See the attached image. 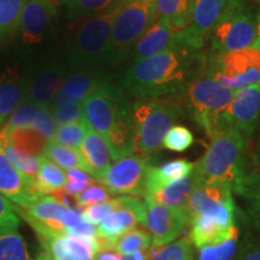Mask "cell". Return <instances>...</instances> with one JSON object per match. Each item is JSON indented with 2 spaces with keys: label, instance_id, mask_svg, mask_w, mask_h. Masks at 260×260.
I'll return each mask as SVG.
<instances>
[{
  "label": "cell",
  "instance_id": "obj_1",
  "mask_svg": "<svg viewBox=\"0 0 260 260\" xmlns=\"http://www.w3.org/2000/svg\"><path fill=\"white\" fill-rule=\"evenodd\" d=\"M206 65L207 54L177 38V44L169 51L130 65L122 86L136 99L180 102L191 83L205 74Z\"/></svg>",
  "mask_w": 260,
  "mask_h": 260
},
{
  "label": "cell",
  "instance_id": "obj_2",
  "mask_svg": "<svg viewBox=\"0 0 260 260\" xmlns=\"http://www.w3.org/2000/svg\"><path fill=\"white\" fill-rule=\"evenodd\" d=\"M84 117L93 132L105 140L112 160L134 154L132 105L119 87L109 83L83 102Z\"/></svg>",
  "mask_w": 260,
  "mask_h": 260
},
{
  "label": "cell",
  "instance_id": "obj_3",
  "mask_svg": "<svg viewBox=\"0 0 260 260\" xmlns=\"http://www.w3.org/2000/svg\"><path fill=\"white\" fill-rule=\"evenodd\" d=\"M245 151V136L233 126H222L210 139L205 154L194 162L198 184L222 183L235 191L246 175Z\"/></svg>",
  "mask_w": 260,
  "mask_h": 260
},
{
  "label": "cell",
  "instance_id": "obj_4",
  "mask_svg": "<svg viewBox=\"0 0 260 260\" xmlns=\"http://www.w3.org/2000/svg\"><path fill=\"white\" fill-rule=\"evenodd\" d=\"M178 102L159 99H136L132 104L135 152L144 157L158 153L165 135L183 117Z\"/></svg>",
  "mask_w": 260,
  "mask_h": 260
},
{
  "label": "cell",
  "instance_id": "obj_5",
  "mask_svg": "<svg viewBox=\"0 0 260 260\" xmlns=\"http://www.w3.org/2000/svg\"><path fill=\"white\" fill-rule=\"evenodd\" d=\"M157 19V0H121L113 18L109 63L124 60Z\"/></svg>",
  "mask_w": 260,
  "mask_h": 260
},
{
  "label": "cell",
  "instance_id": "obj_6",
  "mask_svg": "<svg viewBox=\"0 0 260 260\" xmlns=\"http://www.w3.org/2000/svg\"><path fill=\"white\" fill-rule=\"evenodd\" d=\"M119 2L102 14L82 19V23L75 31L70 45L69 57L73 67L109 61L113 18Z\"/></svg>",
  "mask_w": 260,
  "mask_h": 260
},
{
  "label": "cell",
  "instance_id": "obj_7",
  "mask_svg": "<svg viewBox=\"0 0 260 260\" xmlns=\"http://www.w3.org/2000/svg\"><path fill=\"white\" fill-rule=\"evenodd\" d=\"M234 96L233 90L220 86L206 74L195 80L186 94L188 109L195 123L211 139L224 123V113Z\"/></svg>",
  "mask_w": 260,
  "mask_h": 260
},
{
  "label": "cell",
  "instance_id": "obj_8",
  "mask_svg": "<svg viewBox=\"0 0 260 260\" xmlns=\"http://www.w3.org/2000/svg\"><path fill=\"white\" fill-rule=\"evenodd\" d=\"M211 53L222 54L254 47L256 19L242 0H234L209 34Z\"/></svg>",
  "mask_w": 260,
  "mask_h": 260
},
{
  "label": "cell",
  "instance_id": "obj_9",
  "mask_svg": "<svg viewBox=\"0 0 260 260\" xmlns=\"http://www.w3.org/2000/svg\"><path fill=\"white\" fill-rule=\"evenodd\" d=\"M205 74L233 92L259 86L260 50L251 47L229 53L207 54Z\"/></svg>",
  "mask_w": 260,
  "mask_h": 260
},
{
  "label": "cell",
  "instance_id": "obj_10",
  "mask_svg": "<svg viewBox=\"0 0 260 260\" xmlns=\"http://www.w3.org/2000/svg\"><path fill=\"white\" fill-rule=\"evenodd\" d=\"M119 206L99 224L95 239L96 252L113 249L115 242L135 228H146V203L139 197H118Z\"/></svg>",
  "mask_w": 260,
  "mask_h": 260
},
{
  "label": "cell",
  "instance_id": "obj_11",
  "mask_svg": "<svg viewBox=\"0 0 260 260\" xmlns=\"http://www.w3.org/2000/svg\"><path fill=\"white\" fill-rule=\"evenodd\" d=\"M151 159L140 154L123 157L109 168L100 183L111 194L145 198L147 195V178Z\"/></svg>",
  "mask_w": 260,
  "mask_h": 260
},
{
  "label": "cell",
  "instance_id": "obj_12",
  "mask_svg": "<svg viewBox=\"0 0 260 260\" xmlns=\"http://www.w3.org/2000/svg\"><path fill=\"white\" fill-rule=\"evenodd\" d=\"M146 229L152 237L153 248L169 245L177 240L188 226V217L184 212L169 209L145 198Z\"/></svg>",
  "mask_w": 260,
  "mask_h": 260
},
{
  "label": "cell",
  "instance_id": "obj_13",
  "mask_svg": "<svg viewBox=\"0 0 260 260\" xmlns=\"http://www.w3.org/2000/svg\"><path fill=\"white\" fill-rule=\"evenodd\" d=\"M234 0H194L189 27L176 32L188 46L203 51L205 41Z\"/></svg>",
  "mask_w": 260,
  "mask_h": 260
},
{
  "label": "cell",
  "instance_id": "obj_14",
  "mask_svg": "<svg viewBox=\"0 0 260 260\" xmlns=\"http://www.w3.org/2000/svg\"><path fill=\"white\" fill-rule=\"evenodd\" d=\"M260 118V84L234 92L230 105L224 113V123L239 130L245 136H251Z\"/></svg>",
  "mask_w": 260,
  "mask_h": 260
},
{
  "label": "cell",
  "instance_id": "obj_15",
  "mask_svg": "<svg viewBox=\"0 0 260 260\" xmlns=\"http://www.w3.org/2000/svg\"><path fill=\"white\" fill-rule=\"evenodd\" d=\"M58 14V0H27L17 31L22 41L35 45L42 41Z\"/></svg>",
  "mask_w": 260,
  "mask_h": 260
},
{
  "label": "cell",
  "instance_id": "obj_16",
  "mask_svg": "<svg viewBox=\"0 0 260 260\" xmlns=\"http://www.w3.org/2000/svg\"><path fill=\"white\" fill-rule=\"evenodd\" d=\"M32 229L53 260H95V242L77 235H56L41 228Z\"/></svg>",
  "mask_w": 260,
  "mask_h": 260
},
{
  "label": "cell",
  "instance_id": "obj_17",
  "mask_svg": "<svg viewBox=\"0 0 260 260\" xmlns=\"http://www.w3.org/2000/svg\"><path fill=\"white\" fill-rule=\"evenodd\" d=\"M109 84L107 77L102 71L83 69L65 77L50 109L59 107L68 104H83L86 99L95 93L98 89Z\"/></svg>",
  "mask_w": 260,
  "mask_h": 260
},
{
  "label": "cell",
  "instance_id": "obj_18",
  "mask_svg": "<svg viewBox=\"0 0 260 260\" xmlns=\"http://www.w3.org/2000/svg\"><path fill=\"white\" fill-rule=\"evenodd\" d=\"M233 188L222 183H204L194 188L187 206L188 225L197 217L234 207Z\"/></svg>",
  "mask_w": 260,
  "mask_h": 260
},
{
  "label": "cell",
  "instance_id": "obj_19",
  "mask_svg": "<svg viewBox=\"0 0 260 260\" xmlns=\"http://www.w3.org/2000/svg\"><path fill=\"white\" fill-rule=\"evenodd\" d=\"M176 44L177 35L168 19L158 18L157 22L142 35L133 48V63L159 56L170 50Z\"/></svg>",
  "mask_w": 260,
  "mask_h": 260
},
{
  "label": "cell",
  "instance_id": "obj_20",
  "mask_svg": "<svg viewBox=\"0 0 260 260\" xmlns=\"http://www.w3.org/2000/svg\"><path fill=\"white\" fill-rule=\"evenodd\" d=\"M0 193L19 209L38 198L32 190L31 180L25 177L10 162L3 148L0 147Z\"/></svg>",
  "mask_w": 260,
  "mask_h": 260
},
{
  "label": "cell",
  "instance_id": "obj_21",
  "mask_svg": "<svg viewBox=\"0 0 260 260\" xmlns=\"http://www.w3.org/2000/svg\"><path fill=\"white\" fill-rule=\"evenodd\" d=\"M29 83L19 68H10L0 75V125L27 100Z\"/></svg>",
  "mask_w": 260,
  "mask_h": 260
},
{
  "label": "cell",
  "instance_id": "obj_22",
  "mask_svg": "<svg viewBox=\"0 0 260 260\" xmlns=\"http://www.w3.org/2000/svg\"><path fill=\"white\" fill-rule=\"evenodd\" d=\"M67 77V65L54 63L42 69L29 83L28 102L50 107Z\"/></svg>",
  "mask_w": 260,
  "mask_h": 260
},
{
  "label": "cell",
  "instance_id": "obj_23",
  "mask_svg": "<svg viewBox=\"0 0 260 260\" xmlns=\"http://www.w3.org/2000/svg\"><path fill=\"white\" fill-rule=\"evenodd\" d=\"M79 151L86 165V171L94 180L102 181L105 172L111 167L112 160L111 152L105 140L89 128Z\"/></svg>",
  "mask_w": 260,
  "mask_h": 260
},
{
  "label": "cell",
  "instance_id": "obj_24",
  "mask_svg": "<svg viewBox=\"0 0 260 260\" xmlns=\"http://www.w3.org/2000/svg\"><path fill=\"white\" fill-rule=\"evenodd\" d=\"M193 170L194 162L187 159H175V160L164 162L160 167H152L147 178V195L160 188L184 180L189 176Z\"/></svg>",
  "mask_w": 260,
  "mask_h": 260
},
{
  "label": "cell",
  "instance_id": "obj_25",
  "mask_svg": "<svg viewBox=\"0 0 260 260\" xmlns=\"http://www.w3.org/2000/svg\"><path fill=\"white\" fill-rule=\"evenodd\" d=\"M198 186V181L194 174L191 172L189 176L184 180L172 183L170 186L160 188V189L148 194L146 198H149L155 203L167 206L169 209L181 211L187 214V206L189 203V198L193 193L194 188Z\"/></svg>",
  "mask_w": 260,
  "mask_h": 260
},
{
  "label": "cell",
  "instance_id": "obj_26",
  "mask_svg": "<svg viewBox=\"0 0 260 260\" xmlns=\"http://www.w3.org/2000/svg\"><path fill=\"white\" fill-rule=\"evenodd\" d=\"M67 182V174L63 169L42 157L40 170L37 177L31 181V184L35 195L41 197V195H52L58 190L64 189Z\"/></svg>",
  "mask_w": 260,
  "mask_h": 260
},
{
  "label": "cell",
  "instance_id": "obj_27",
  "mask_svg": "<svg viewBox=\"0 0 260 260\" xmlns=\"http://www.w3.org/2000/svg\"><path fill=\"white\" fill-rule=\"evenodd\" d=\"M157 6L158 18L168 19L175 32L189 27L194 0H157Z\"/></svg>",
  "mask_w": 260,
  "mask_h": 260
},
{
  "label": "cell",
  "instance_id": "obj_28",
  "mask_svg": "<svg viewBox=\"0 0 260 260\" xmlns=\"http://www.w3.org/2000/svg\"><path fill=\"white\" fill-rule=\"evenodd\" d=\"M234 193L246 200L253 225L260 232V171H246L245 177Z\"/></svg>",
  "mask_w": 260,
  "mask_h": 260
},
{
  "label": "cell",
  "instance_id": "obj_29",
  "mask_svg": "<svg viewBox=\"0 0 260 260\" xmlns=\"http://www.w3.org/2000/svg\"><path fill=\"white\" fill-rule=\"evenodd\" d=\"M0 147L3 148L4 153L14 167L17 169L19 172L28 177L29 180H34L37 177L39 170L41 167V157H34L21 149L16 148L14 145L10 142V140L5 134L0 132Z\"/></svg>",
  "mask_w": 260,
  "mask_h": 260
},
{
  "label": "cell",
  "instance_id": "obj_30",
  "mask_svg": "<svg viewBox=\"0 0 260 260\" xmlns=\"http://www.w3.org/2000/svg\"><path fill=\"white\" fill-rule=\"evenodd\" d=\"M2 133L8 136L10 142L16 148L21 149V151L30 155H34V157H41L47 146L51 144L44 135L30 128H19L11 130L9 133Z\"/></svg>",
  "mask_w": 260,
  "mask_h": 260
},
{
  "label": "cell",
  "instance_id": "obj_31",
  "mask_svg": "<svg viewBox=\"0 0 260 260\" xmlns=\"http://www.w3.org/2000/svg\"><path fill=\"white\" fill-rule=\"evenodd\" d=\"M27 0H0V44L14 38Z\"/></svg>",
  "mask_w": 260,
  "mask_h": 260
},
{
  "label": "cell",
  "instance_id": "obj_32",
  "mask_svg": "<svg viewBox=\"0 0 260 260\" xmlns=\"http://www.w3.org/2000/svg\"><path fill=\"white\" fill-rule=\"evenodd\" d=\"M0 260H31L18 228L0 229Z\"/></svg>",
  "mask_w": 260,
  "mask_h": 260
},
{
  "label": "cell",
  "instance_id": "obj_33",
  "mask_svg": "<svg viewBox=\"0 0 260 260\" xmlns=\"http://www.w3.org/2000/svg\"><path fill=\"white\" fill-rule=\"evenodd\" d=\"M152 237L146 228L139 226L122 235L115 242L113 251L119 253L124 258H130L140 251L151 248Z\"/></svg>",
  "mask_w": 260,
  "mask_h": 260
},
{
  "label": "cell",
  "instance_id": "obj_34",
  "mask_svg": "<svg viewBox=\"0 0 260 260\" xmlns=\"http://www.w3.org/2000/svg\"><path fill=\"white\" fill-rule=\"evenodd\" d=\"M42 157L58 165L65 170H71V169H80V170L86 171V165H84L83 158L80 151L76 148L64 147L56 144H51L45 149ZM87 172V171H86Z\"/></svg>",
  "mask_w": 260,
  "mask_h": 260
},
{
  "label": "cell",
  "instance_id": "obj_35",
  "mask_svg": "<svg viewBox=\"0 0 260 260\" xmlns=\"http://www.w3.org/2000/svg\"><path fill=\"white\" fill-rule=\"evenodd\" d=\"M243 242L240 241V230L218 246L200 248L198 260H236L241 252Z\"/></svg>",
  "mask_w": 260,
  "mask_h": 260
},
{
  "label": "cell",
  "instance_id": "obj_36",
  "mask_svg": "<svg viewBox=\"0 0 260 260\" xmlns=\"http://www.w3.org/2000/svg\"><path fill=\"white\" fill-rule=\"evenodd\" d=\"M119 0H65L68 6V18L71 21L92 17L106 11Z\"/></svg>",
  "mask_w": 260,
  "mask_h": 260
},
{
  "label": "cell",
  "instance_id": "obj_37",
  "mask_svg": "<svg viewBox=\"0 0 260 260\" xmlns=\"http://www.w3.org/2000/svg\"><path fill=\"white\" fill-rule=\"evenodd\" d=\"M149 260H194L193 243L186 236L158 248L151 247Z\"/></svg>",
  "mask_w": 260,
  "mask_h": 260
},
{
  "label": "cell",
  "instance_id": "obj_38",
  "mask_svg": "<svg viewBox=\"0 0 260 260\" xmlns=\"http://www.w3.org/2000/svg\"><path fill=\"white\" fill-rule=\"evenodd\" d=\"M89 126L87 122H77L57 126L52 144L79 149Z\"/></svg>",
  "mask_w": 260,
  "mask_h": 260
},
{
  "label": "cell",
  "instance_id": "obj_39",
  "mask_svg": "<svg viewBox=\"0 0 260 260\" xmlns=\"http://www.w3.org/2000/svg\"><path fill=\"white\" fill-rule=\"evenodd\" d=\"M42 107L46 106L38 105V104L25 100V102L22 104L21 106H18L17 109L12 112V115L9 117L8 121L5 122L4 126H3L2 132L9 133L14 129L28 128V126L31 124V122L34 121L35 116L41 111Z\"/></svg>",
  "mask_w": 260,
  "mask_h": 260
},
{
  "label": "cell",
  "instance_id": "obj_40",
  "mask_svg": "<svg viewBox=\"0 0 260 260\" xmlns=\"http://www.w3.org/2000/svg\"><path fill=\"white\" fill-rule=\"evenodd\" d=\"M194 144V135L187 126L184 125H174L165 135L162 147L169 151L182 153L186 152L191 145Z\"/></svg>",
  "mask_w": 260,
  "mask_h": 260
},
{
  "label": "cell",
  "instance_id": "obj_41",
  "mask_svg": "<svg viewBox=\"0 0 260 260\" xmlns=\"http://www.w3.org/2000/svg\"><path fill=\"white\" fill-rule=\"evenodd\" d=\"M112 199V194L109 189L99 182H93L83 193L75 198V206L77 210L82 211L93 205L105 203Z\"/></svg>",
  "mask_w": 260,
  "mask_h": 260
},
{
  "label": "cell",
  "instance_id": "obj_42",
  "mask_svg": "<svg viewBox=\"0 0 260 260\" xmlns=\"http://www.w3.org/2000/svg\"><path fill=\"white\" fill-rule=\"evenodd\" d=\"M50 110L57 126L77 122H86L83 104H68V105L53 107Z\"/></svg>",
  "mask_w": 260,
  "mask_h": 260
},
{
  "label": "cell",
  "instance_id": "obj_43",
  "mask_svg": "<svg viewBox=\"0 0 260 260\" xmlns=\"http://www.w3.org/2000/svg\"><path fill=\"white\" fill-rule=\"evenodd\" d=\"M118 198H112L111 200L105 201V203L93 205V206L82 210L81 211V216L87 223L92 224V225H99L110 213L118 209Z\"/></svg>",
  "mask_w": 260,
  "mask_h": 260
},
{
  "label": "cell",
  "instance_id": "obj_44",
  "mask_svg": "<svg viewBox=\"0 0 260 260\" xmlns=\"http://www.w3.org/2000/svg\"><path fill=\"white\" fill-rule=\"evenodd\" d=\"M32 130H37L41 135H44L48 141L52 142L54 138V133H56L57 124L54 122L53 116H52L50 107H42L41 111L35 116L34 121L31 124L28 126Z\"/></svg>",
  "mask_w": 260,
  "mask_h": 260
},
{
  "label": "cell",
  "instance_id": "obj_45",
  "mask_svg": "<svg viewBox=\"0 0 260 260\" xmlns=\"http://www.w3.org/2000/svg\"><path fill=\"white\" fill-rule=\"evenodd\" d=\"M18 226L19 218L15 211V205L0 193V229Z\"/></svg>",
  "mask_w": 260,
  "mask_h": 260
},
{
  "label": "cell",
  "instance_id": "obj_46",
  "mask_svg": "<svg viewBox=\"0 0 260 260\" xmlns=\"http://www.w3.org/2000/svg\"><path fill=\"white\" fill-rule=\"evenodd\" d=\"M236 260H260V240L243 242L242 249Z\"/></svg>",
  "mask_w": 260,
  "mask_h": 260
},
{
  "label": "cell",
  "instance_id": "obj_47",
  "mask_svg": "<svg viewBox=\"0 0 260 260\" xmlns=\"http://www.w3.org/2000/svg\"><path fill=\"white\" fill-rule=\"evenodd\" d=\"M68 182H73V183H84V184H92L95 180L90 176L88 172L80 170V169H71L67 171Z\"/></svg>",
  "mask_w": 260,
  "mask_h": 260
},
{
  "label": "cell",
  "instance_id": "obj_48",
  "mask_svg": "<svg viewBox=\"0 0 260 260\" xmlns=\"http://www.w3.org/2000/svg\"><path fill=\"white\" fill-rule=\"evenodd\" d=\"M95 260H125V258L113 249H107V251L96 252Z\"/></svg>",
  "mask_w": 260,
  "mask_h": 260
},
{
  "label": "cell",
  "instance_id": "obj_49",
  "mask_svg": "<svg viewBox=\"0 0 260 260\" xmlns=\"http://www.w3.org/2000/svg\"><path fill=\"white\" fill-rule=\"evenodd\" d=\"M255 19H256V41L254 44V48L260 50V8L258 10V12H256Z\"/></svg>",
  "mask_w": 260,
  "mask_h": 260
},
{
  "label": "cell",
  "instance_id": "obj_50",
  "mask_svg": "<svg viewBox=\"0 0 260 260\" xmlns=\"http://www.w3.org/2000/svg\"><path fill=\"white\" fill-rule=\"evenodd\" d=\"M34 260H53V259H52V256L48 254L47 252H45L44 249H42V251L39 253V255Z\"/></svg>",
  "mask_w": 260,
  "mask_h": 260
},
{
  "label": "cell",
  "instance_id": "obj_51",
  "mask_svg": "<svg viewBox=\"0 0 260 260\" xmlns=\"http://www.w3.org/2000/svg\"><path fill=\"white\" fill-rule=\"evenodd\" d=\"M255 161H256V164L259 165V170H258V171H260V144H259V148H258V151H256Z\"/></svg>",
  "mask_w": 260,
  "mask_h": 260
},
{
  "label": "cell",
  "instance_id": "obj_52",
  "mask_svg": "<svg viewBox=\"0 0 260 260\" xmlns=\"http://www.w3.org/2000/svg\"><path fill=\"white\" fill-rule=\"evenodd\" d=\"M254 2L258 3V4H260V0H254Z\"/></svg>",
  "mask_w": 260,
  "mask_h": 260
},
{
  "label": "cell",
  "instance_id": "obj_53",
  "mask_svg": "<svg viewBox=\"0 0 260 260\" xmlns=\"http://www.w3.org/2000/svg\"><path fill=\"white\" fill-rule=\"evenodd\" d=\"M61 2H63V3H64V2H65V0H61Z\"/></svg>",
  "mask_w": 260,
  "mask_h": 260
}]
</instances>
